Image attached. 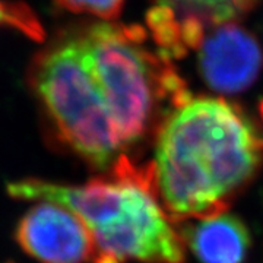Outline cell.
I'll return each mask as SVG.
<instances>
[{"label": "cell", "instance_id": "1", "mask_svg": "<svg viewBox=\"0 0 263 263\" xmlns=\"http://www.w3.org/2000/svg\"><path fill=\"white\" fill-rule=\"evenodd\" d=\"M148 164L173 221L228 212L263 168V133L235 104L192 97L171 107L154 132Z\"/></svg>", "mask_w": 263, "mask_h": 263}, {"label": "cell", "instance_id": "2", "mask_svg": "<svg viewBox=\"0 0 263 263\" xmlns=\"http://www.w3.org/2000/svg\"><path fill=\"white\" fill-rule=\"evenodd\" d=\"M19 200H51L88 226L95 245L91 263H186L187 246L151 180L148 164L122 155L108 171L84 184L21 179L6 186Z\"/></svg>", "mask_w": 263, "mask_h": 263}, {"label": "cell", "instance_id": "3", "mask_svg": "<svg viewBox=\"0 0 263 263\" xmlns=\"http://www.w3.org/2000/svg\"><path fill=\"white\" fill-rule=\"evenodd\" d=\"M73 32L126 154L155 132L171 107L192 95L168 57L148 47V29L103 21Z\"/></svg>", "mask_w": 263, "mask_h": 263}, {"label": "cell", "instance_id": "4", "mask_svg": "<svg viewBox=\"0 0 263 263\" xmlns=\"http://www.w3.org/2000/svg\"><path fill=\"white\" fill-rule=\"evenodd\" d=\"M28 82L56 146L100 171L127 155L73 29L59 34L34 56Z\"/></svg>", "mask_w": 263, "mask_h": 263}, {"label": "cell", "instance_id": "5", "mask_svg": "<svg viewBox=\"0 0 263 263\" xmlns=\"http://www.w3.org/2000/svg\"><path fill=\"white\" fill-rule=\"evenodd\" d=\"M19 247L40 263L92 262L95 245L84 219L51 200H37L15 230Z\"/></svg>", "mask_w": 263, "mask_h": 263}, {"label": "cell", "instance_id": "6", "mask_svg": "<svg viewBox=\"0 0 263 263\" xmlns=\"http://www.w3.org/2000/svg\"><path fill=\"white\" fill-rule=\"evenodd\" d=\"M197 48L200 76L216 92H243L254 84L263 67L257 40L234 21L209 27Z\"/></svg>", "mask_w": 263, "mask_h": 263}, {"label": "cell", "instance_id": "7", "mask_svg": "<svg viewBox=\"0 0 263 263\" xmlns=\"http://www.w3.org/2000/svg\"><path fill=\"white\" fill-rule=\"evenodd\" d=\"M179 227L187 249L202 263H243L252 245L245 222L228 212Z\"/></svg>", "mask_w": 263, "mask_h": 263}, {"label": "cell", "instance_id": "8", "mask_svg": "<svg viewBox=\"0 0 263 263\" xmlns=\"http://www.w3.org/2000/svg\"><path fill=\"white\" fill-rule=\"evenodd\" d=\"M260 0H155V6L171 13L181 24L214 27L230 22L254 8Z\"/></svg>", "mask_w": 263, "mask_h": 263}, {"label": "cell", "instance_id": "9", "mask_svg": "<svg viewBox=\"0 0 263 263\" xmlns=\"http://www.w3.org/2000/svg\"><path fill=\"white\" fill-rule=\"evenodd\" d=\"M0 27H12L31 38H43V27L27 5L0 0Z\"/></svg>", "mask_w": 263, "mask_h": 263}, {"label": "cell", "instance_id": "10", "mask_svg": "<svg viewBox=\"0 0 263 263\" xmlns=\"http://www.w3.org/2000/svg\"><path fill=\"white\" fill-rule=\"evenodd\" d=\"M54 3L66 12L89 15L103 21L117 18L124 6V0H54Z\"/></svg>", "mask_w": 263, "mask_h": 263}, {"label": "cell", "instance_id": "11", "mask_svg": "<svg viewBox=\"0 0 263 263\" xmlns=\"http://www.w3.org/2000/svg\"><path fill=\"white\" fill-rule=\"evenodd\" d=\"M259 111H260V116H262V120H263V100L260 101V104H259Z\"/></svg>", "mask_w": 263, "mask_h": 263}]
</instances>
